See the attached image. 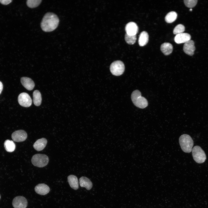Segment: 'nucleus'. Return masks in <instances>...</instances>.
Returning <instances> with one entry per match:
<instances>
[{"label":"nucleus","instance_id":"obj_1","mask_svg":"<svg viewBox=\"0 0 208 208\" xmlns=\"http://www.w3.org/2000/svg\"><path fill=\"white\" fill-rule=\"evenodd\" d=\"M59 23V18L56 14L52 12H47L42 18L40 24L41 27L45 32H51L57 27Z\"/></svg>","mask_w":208,"mask_h":208},{"label":"nucleus","instance_id":"obj_2","mask_svg":"<svg viewBox=\"0 0 208 208\" xmlns=\"http://www.w3.org/2000/svg\"><path fill=\"white\" fill-rule=\"evenodd\" d=\"M179 142L183 152L189 153L192 151L194 142L189 135L187 134L181 135L179 138Z\"/></svg>","mask_w":208,"mask_h":208},{"label":"nucleus","instance_id":"obj_3","mask_svg":"<svg viewBox=\"0 0 208 208\" xmlns=\"http://www.w3.org/2000/svg\"><path fill=\"white\" fill-rule=\"evenodd\" d=\"M132 101L134 105L139 108H144L148 105L147 100L141 96L140 92L138 90L133 91L131 95Z\"/></svg>","mask_w":208,"mask_h":208},{"label":"nucleus","instance_id":"obj_4","mask_svg":"<svg viewBox=\"0 0 208 208\" xmlns=\"http://www.w3.org/2000/svg\"><path fill=\"white\" fill-rule=\"evenodd\" d=\"M31 161L34 166L41 168L45 166L48 164L49 159L48 157L45 154H37L33 156Z\"/></svg>","mask_w":208,"mask_h":208},{"label":"nucleus","instance_id":"obj_5","mask_svg":"<svg viewBox=\"0 0 208 208\" xmlns=\"http://www.w3.org/2000/svg\"><path fill=\"white\" fill-rule=\"evenodd\" d=\"M192 153L193 159L196 163L201 164L205 161L206 159V154L200 146H194L192 149Z\"/></svg>","mask_w":208,"mask_h":208},{"label":"nucleus","instance_id":"obj_6","mask_svg":"<svg viewBox=\"0 0 208 208\" xmlns=\"http://www.w3.org/2000/svg\"><path fill=\"white\" fill-rule=\"evenodd\" d=\"M125 69L123 63L120 60H117L113 62L110 67V70L112 73L117 76L122 74L124 71Z\"/></svg>","mask_w":208,"mask_h":208},{"label":"nucleus","instance_id":"obj_7","mask_svg":"<svg viewBox=\"0 0 208 208\" xmlns=\"http://www.w3.org/2000/svg\"><path fill=\"white\" fill-rule=\"evenodd\" d=\"M18 101L20 105L25 107L30 106L32 102L30 96L28 94L25 92L22 93L19 95Z\"/></svg>","mask_w":208,"mask_h":208},{"label":"nucleus","instance_id":"obj_8","mask_svg":"<svg viewBox=\"0 0 208 208\" xmlns=\"http://www.w3.org/2000/svg\"><path fill=\"white\" fill-rule=\"evenodd\" d=\"M12 205L14 208H26L27 205V201L24 197L17 196L13 199Z\"/></svg>","mask_w":208,"mask_h":208},{"label":"nucleus","instance_id":"obj_9","mask_svg":"<svg viewBox=\"0 0 208 208\" xmlns=\"http://www.w3.org/2000/svg\"><path fill=\"white\" fill-rule=\"evenodd\" d=\"M27 138V134L24 130H20L14 132L12 135L13 141L16 142H22L25 141Z\"/></svg>","mask_w":208,"mask_h":208},{"label":"nucleus","instance_id":"obj_10","mask_svg":"<svg viewBox=\"0 0 208 208\" xmlns=\"http://www.w3.org/2000/svg\"><path fill=\"white\" fill-rule=\"evenodd\" d=\"M125 30L126 34L130 35H136L138 31V27L135 22H131L126 25Z\"/></svg>","mask_w":208,"mask_h":208},{"label":"nucleus","instance_id":"obj_11","mask_svg":"<svg viewBox=\"0 0 208 208\" xmlns=\"http://www.w3.org/2000/svg\"><path fill=\"white\" fill-rule=\"evenodd\" d=\"M195 49L194 41L191 40L185 43L183 47V50L186 54L192 56L194 55Z\"/></svg>","mask_w":208,"mask_h":208},{"label":"nucleus","instance_id":"obj_12","mask_svg":"<svg viewBox=\"0 0 208 208\" xmlns=\"http://www.w3.org/2000/svg\"><path fill=\"white\" fill-rule=\"evenodd\" d=\"M190 35L187 33H182L176 35L174 38L175 42L178 44L185 43L190 40Z\"/></svg>","mask_w":208,"mask_h":208},{"label":"nucleus","instance_id":"obj_13","mask_svg":"<svg viewBox=\"0 0 208 208\" xmlns=\"http://www.w3.org/2000/svg\"><path fill=\"white\" fill-rule=\"evenodd\" d=\"M34 189L37 193L42 195L47 194L50 190L49 187L44 183H40L37 185L35 187Z\"/></svg>","mask_w":208,"mask_h":208},{"label":"nucleus","instance_id":"obj_14","mask_svg":"<svg viewBox=\"0 0 208 208\" xmlns=\"http://www.w3.org/2000/svg\"><path fill=\"white\" fill-rule=\"evenodd\" d=\"M21 82L23 86L28 90H31L34 88L35 84L33 81L30 78L23 77L21 79Z\"/></svg>","mask_w":208,"mask_h":208},{"label":"nucleus","instance_id":"obj_15","mask_svg":"<svg viewBox=\"0 0 208 208\" xmlns=\"http://www.w3.org/2000/svg\"><path fill=\"white\" fill-rule=\"evenodd\" d=\"M47 143V140L44 138L38 140L33 145L34 148L38 151H41L45 147Z\"/></svg>","mask_w":208,"mask_h":208},{"label":"nucleus","instance_id":"obj_16","mask_svg":"<svg viewBox=\"0 0 208 208\" xmlns=\"http://www.w3.org/2000/svg\"><path fill=\"white\" fill-rule=\"evenodd\" d=\"M79 183L80 186L85 187L88 190L91 189L92 186V184L91 181L85 177H82L80 178Z\"/></svg>","mask_w":208,"mask_h":208},{"label":"nucleus","instance_id":"obj_17","mask_svg":"<svg viewBox=\"0 0 208 208\" xmlns=\"http://www.w3.org/2000/svg\"><path fill=\"white\" fill-rule=\"evenodd\" d=\"M68 181L70 186L72 188L75 190L78 188L79 182L76 176L73 175H70L68 177Z\"/></svg>","mask_w":208,"mask_h":208},{"label":"nucleus","instance_id":"obj_18","mask_svg":"<svg viewBox=\"0 0 208 208\" xmlns=\"http://www.w3.org/2000/svg\"><path fill=\"white\" fill-rule=\"evenodd\" d=\"M149 36L147 32L146 31H143L140 34L138 42L140 46H144L145 45L148 41Z\"/></svg>","mask_w":208,"mask_h":208},{"label":"nucleus","instance_id":"obj_19","mask_svg":"<svg viewBox=\"0 0 208 208\" xmlns=\"http://www.w3.org/2000/svg\"><path fill=\"white\" fill-rule=\"evenodd\" d=\"M173 46L171 44L168 42H165L162 44L160 47L161 51L165 55L171 54L173 50Z\"/></svg>","mask_w":208,"mask_h":208},{"label":"nucleus","instance_id":"obj_20","mask_svg":"<svg viewBox=\"0 0 208 208\" xmlns=\"http://www.w3.org/2000/svg\"><path fill=\"white\" fill-rule=\"evenodd\" d=\"M33 102L37 106H39L41 104L42 97L40 93L38 90H35L33 93Z\"/></svg>","mask_w":208,"mask_h":208},{"label":"nucleus","instance_id":"obj_21","mask_svg":"<svg viewBox=\"0 0 208 208\" xmlns=\"http://www.w3.org/2000/svg\"><path fill=\"white\" fill-rule=\"evenodd\" d=\"M4 147L5 150L7 152H11L14 150L16 146L12 141L8 140L4 142Z\"/></svg>","mask_w":208,"mask_h":208},{"label":"nucleus","instance_id":"obj_22","mask_svg":"<svg viewBox=\"0 0 208 208\" xmlns=\"http://www.w3.org/2000/svg\"><path fill=\"white\" fill-rule=\"evenodd\" d=\"M177 16V13L174 11H171L168 13L166 15L165 19L168 23H171L176 19Z\"/></svg>","mask_w":208,"mask_h":208},{"label":"nucleus","instance_id":"obj_23","mask_svg":"<svg viewBox=\"0 0 208 208\" xmlns=\"http://www.w3.org/2000/svg\"><path fill=\"white\" fill-rule=\"evenodd\" d=\"M42 1L41 0H28L27 1L26 3L28 7L33 8L38 6Z\"/></svg>","mask_w":208,"mask_h":208},{"label":"nucleus","instance_id":"obj_24","mask_svg":"<svg viewBox=\"0 0 208 208\" xmlns=\"http://www.w3.org/2000/svg\"><path fill=\"white\" fill-rule=\"evenodd\" d=\"M125 40L128 44H133L136 42V35H130L126 34L125 36Z\"/></svg>","mask_w":208,"mask_h":208},{"label":"nucleus","instance_id":"obj_25","mask_svg":"<svg viewBox=\"0 0 208 208\" xmlns=\"http://www.w3.org/2000/svg\"><path fill=\"white\" fill-rule=\"evenodd\" d=\"M185 30L184 26L181 24L177 25L174 28L173 33L174 34L177 35L183 33Z\"/></svg>","mask_w":208,"mask_h":208},{"label":"nucleus","instance_id":"obj_26","mask_svg":"<svg viewBox=\"0 0 208 208\" xmlns=\"http://www.w3.org/2000/svg\"><path fill=\"white\" fill-rule=\"evenodd\" d=\"M197 1V0H185L184 2L186 7L192 8L196 5Z\"/></svg>","mask_w":208,"mask_h":208},{"label":"nucleus","instance_id":"obj_27","mask_svg":"<svg viewBox=\"0 0 208 208\" xmlns=\"http://www.w3.org/2000/svg\"><path fill=\"white\" fill-rule=\"evenodd\" d=\"M11 0H0V3L2 4L6 5L12 2Z\"/></svg>","mask_w":208,"mask_h":208},{"label":"nucleus","instance_id":"obj_28","mask_svg":"<svg viewBox=\"0 0 208 208\" xmlns=\"http://www.w3.org/2000/svg\"><path fill=\"white\" fill-rule=\"evenodd\" d=\"M3 89V85L2 83L0 81V94L1 93Z\"/></svg>","mask_w":208,"mask_h":208},{"label":"nucleus","instance_id":"obj_29","mask_svg":"<svg viewBox=\"0 0 208 208\" xmlns=\"http://www.w3.org/2000/svg\"><path fill=\"white\" fill-rule=\"evenodd\" d=\"M192 8H190V11H192Z\"/></svg>","mask_w":208,"mask_h":208}]
</instances>
